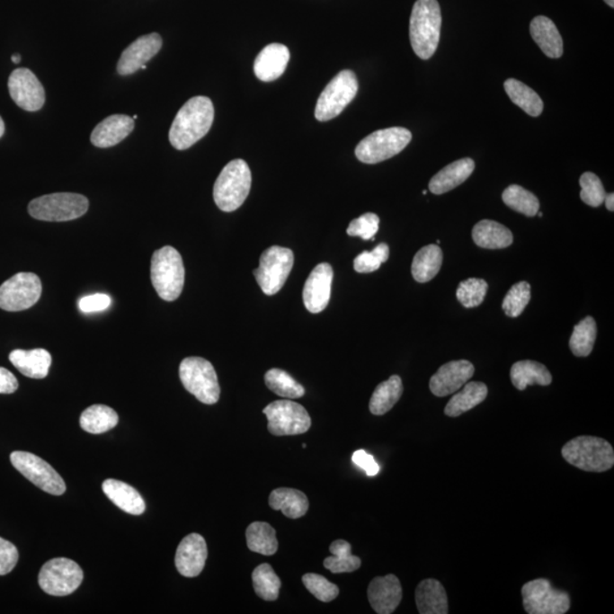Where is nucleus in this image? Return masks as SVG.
I'll return each instance as SVG.
<instances>
[{
  "mask_svg": "<svg viewBox=\"0 0 614 614\" xmlns=\"http://www.w3.org/2000/svg\"><path fill=\"white\" fill-rule=\"evenodd\" d=\"M461 392L455 394L445 407V414L449 418L466 414L476 405H482L488 395L487 386L479 381L467 382Z\"/></svg>",
  "mask_w": 614,
  "mask_h": 614,
  "instance_id": "29",
  "label": "nucleus"
},
{
  "mask_svg": "<svg viewBox=\"0 0 614 614\" xmlns=\"http://www.w3.org/2000/svg\"><path fill=\"white\" fill-rule=\"evenodd\" d=\"M252 186L251 169L244 160H234L223 167L216 183L213 199L223 212H234L246 200Z\"/></svg>",
  "mask_w": 614,
  "mask_h": 614,
  "instance_id": "3",
  "label": "nucleus"
},
{
  "mask_svg": "<svg viewBox=\"0 0 614 614\" xmlns=\"http://www.w3.org/2000/svg\"><path fill=\"white\" fill-rule=\"evenodd\" d=\"M562 457L571 466L588 472H604L612 469L614 450L603 438L579 436L562 449Z\"/></svg>",
  "mask_w": 614,
  "mask_h": 614,
  "instance_id": "4",
  "label": "nucleus"
},
{
  "mask_svg": "<svg viewBox=\"0 0 614 614\" xmlns=\"http://www.w3.org/2000/svg\"><path fill=\"white\" fill-rule=\"evenodd\" d=\"M269 505L273 510L281 511L287 518L298 519L307 514L308 500L307 495L298 489L278 488L270 495Z\"/></svg>",
  "mask_w": 614,
  "mask_h": 614,
  "instance_id": "32",
  "label": "nucleus"
},
{
  "mask_svg": "<svg viewBox=\"0 0 614 614\" xmlns=\"http://www.w3.org/2000/svg\"><path fill=\"white\" fill-rule=\"evenodd\" d=\"M150 278L162 299L174 302L179 298L184 285V266L177 249L165 246L154 253Z\"/></svg>",
  "mask_w": 614,
  "mask_h": 614,
  "instance_id": "5",
  "label": "nucleus"
},
{
  "mask_svg": "<svg viewBox=\"0 0 614 614\" xmlns=\"http://www.w3.org/2000/svg\"><path fill=\"white\" fill-rule=\"evenodd\" d=\"M596 334H598V327H596V322L592 316H587L575 325L573 334H571L569 343L570 350L574 355L578 356V358H586L590 355L594 349Z\"/></svg>",
  "mask_w": 614,
  "mask_h": 614,
  "instance_id": "39",
  "label": "nucleus"
},
{
  "mask_svg": "<svg viewBox=\"0 0 614 614\" xmlns=\"http://www.w3.org/2000/svg\"><path fill=\"white\" fill-rule=\"evenodd\" d=\"M475 375L474 364L467 360H452L440 368L432 377V393L437 397H445L461 389Z\"/></svg>",
  "mask_w": 614,
  "mask_h": 614,
  "instance_id": "19",
  "label": "nucleus"
},
{
  "mask_svg": "<svg viewBox=\"0 0 614 614\" xmlns=\"http://www.w3.org/2000/svg\"><path fill=\"white\" fill-rule=\"evenodd\" d=\"M102 491L110 498L111 503L129 514L141 515L145 512L144 498L135 488L115 479H107L102 483Z\"/></svg>",
  "mask_w": 614,
  "mask_h": 614,
  "instance_id": "28",
  "label": "nucleus"
},
{
  "mask_svg": "<svg viewBox=\"0 0 614 614\" xmlns=\"http://www.w3.org/2000/svg\"><path fill=\"white\" fill-rule=\"evenodd\" d=\"M19 388L16 377L5 368H0V394H13Z\"/></svg>",
  "mask_w": 614,
  "mask_h": 614,
  "instance_id": "52",
  "label": "nucleus"
},
{
  "mask_svg": "<svg viewBox=\"0 0 614 614\" xmlns=\"http://www.w3.org/2000/svg\"><path fill=\"white\" fill-rule=\"evenodd\" d=\"M380 218L375 213H366L350 223L347 235L360 237L363 240H375V235L379 230Z\"/></svg>",
  "mask_w": 614,
  "mask_h": 614,
  "instance_id": "48",
  "label": "nucleus"
},
{
  "mask_svg": "<svg viewBox=\"0 0 614 614\" xmlns=\"http://www.w3.org/2000/svg\"><path fill=\"white\" fill-rule=\"evenodd\" d=\"M403 596L401 582L395 574L373 579L368 588V599L378 614H390L398 608Z\"/></svg>",
  "mask_w": 614,
  "mask_h": 614,
  "instance_id": "21",
  "label": "nucleus"
},
{
  "mask_svg": "<svg viewBox=\"0 0 614 614\" xmlns=\"http://www.w3.org/2000/svg\"><path fill=\"white\" fill-rule=\"evenodd\" d=\"M247 547L262 556H273L278 551L276 530L269 523L253 522L246 530Z\"/></svg>",
  "mask_w": 614,
  "mask_h": 614,
  "instance_id": "37",
  "label": "nucleus"
},
{
  "mask_svg": "<svg viewBox=\"0 0 614 614\" xmlns=\"http://www.w3.org/2000/svg\"><path fill=\"white\" fill-rule=\"evenodd\" d=\"M579 183L582 187L581 199L583 203L592 206V208H599L604 203L607 192H605L598 175L592 174V172H586L582 175Z\"/></svg>",
  "mask_w": 614,
  "mask_h": 614,
  "instance_id": "46",
  "label": "nucleus"
},
{
  "mask_svg": "<svg viewBox=\"0 0 614 614\" xmlns=\"http://www.w3.org/2000/svg\"><path fill=\"white\" fill-rule=\"evenodd\" d=\"M605 205H607V209L610 210V212H613L614 210V194L611 192V194H607L605 196L604 200Z\"/></svg>",
  "mask_w": 614,
  "mask_h": 614,
  "instance_id": "53",
  "label": "nucleus"
},
{
  "mask_svg": "<svg viewBox=\"0 0 614 614\" xmlns=\"http://www.w3.org/2000/svg\"><path fill=\"white\" fill-rule=\"evenodd\" d=\"M488 283L483 279L470 278L459 283L457 290L458 302L467 308L479 307L486 298Z\"/></svg>",
  "mask_w": 614,
  "mask_h": 614,
  "instance_id": "43",
  "label": "nucleus"
},
{
  "mask_svg": "<svg viewBox=\"0 0 614 614\" xmlns=\"http://www.w3.org/2000/svg\"><path fill=\"white\" fill-rule=\"evenodd\" d=\"M253 586L257 595L264 601H276L280 592L281 581L274 573L272 566L263 564L253 571Z\"/></svg>",
  "mask_w": 614,
  "mask_h": 614,
  "instance_id": "41",
  "label": "nucleus"
},
{
  "mask_svg": "<svg viewBox=\"0 0 614 614\" xmlns=\"http://www.w3.org/2000/svg\"><path fill=\"white\" fill-rule=\"evenodd\" d=\"M294 265V253L289 248L272 246L262 253L254 277L265 295H276L289 277Z\"/></svg>",
  "mask_w": 614,
  "mask_h": 614,
  "instance_id": "10",
  "label": "nucleus"
},
{
  "mask_svg": "<svg viewBox=\"0 0 614 614\" xmlns=\"http://www.w3.org/2000/svg\"><path fill=\"white\" fill-rule=\"evenodd\" d=\"M111 304V299L109 295L94 294L85 296V298L79 300V308L84 313H93L105 311Z\"/></svg>",
  "mask_w": 614,
  "mask_h": 614,
  "instance_id": "50",
  "label": "nucleus"
},
{
  "mask_svg": "<svg viewBox=\"0 0 614 614\" xmlns=\"http://www.w3.org/2000/svg\"><path fill=\"white\" fill-rule=\"evenodd\" d=\"M403 394L401 377L392 376L388 380L378 385L370 399V412L375 415H384L393 409Z\"/></svg>",
  "mask_w": 614,
  "mask_h": 614,
  "instance_id": "34",
  "label": "nucleus"
},
{
  "mask_svg": "<svg viewBox=\"0 0 614 614\" xmlns=\"http://www.w3.org/2000/svg\"><path fill=\"white\" fill-rule=\"evenodd\" d=\"M42 293L40 277L21 272L0 286V308L8 312L28 310L38 303Z\"/></svg>",
  "mask_w": 614,
  "mask_h": 614,
  "instance_id": "15",
  "label": "nucleus"
},
{
  "mask_svg": "<svg viewBox=\"0 0 614 614\" xmlns=\"http://www.w3.org/2000/svg\"><path fill=\"white\" fill-rule=\"evenodd\" d=\"M12 62L14 64H19L21 62V55L15 54L12 56Z\"/></svg>",
  "mask_w": 614,
  "mask_h": 614,
  "instance_id": "55",
  "label": "nucleus"
},
{
  "mask_svg": "<svg viewBox=\"0 0 614 614\" xmlns=\"http://www.w3.org/2000/svg\"><path fill=\"white\" fill-rule=\"evenodd\" d=\"M8 90L12 100L24 111H37L45 105V89L40 79L29 68L22 67L13 71L8 79Z\"/></svg>",
  "mask_w": 614,
  "mask_h": 614,
  "instance_id": "16",
  "label": "nucleus"
},
{
  "mask_svg": "<svg viewBox=\"0 0 614 614\" xmlns=\"http://www.w3.org/2000/svg\"><path fill=\"white\" fill-rule=\"evenodd\" d=\"M263 414L268 418L269 432L274 436L302 435L310 431V415L298 403L276 401L266 406Z\"/></svg>",
  "mask_w": 614,
  "mask_h": 614,
  "instance_id": "14",
  "label": "nucleus"
},
{
  "mask_svg": "<svg viewBox=\"0 0 614 614\" xmlns=\"http://www.w3.org/2000/svg\"><path fill=\"white\" fill-rule=\"evenodd\" d=\"M358 90L359 81L353 71L339 72L317 100L315 111L317 121L327 122L337 118L353 102Z\"/></svg>",
  "mask_w": 614,
  "mask_h": 614,
  "instance_id": "9",
  "label": "nucleus"
},
{
  "mask_svg": "<svg viewBox=\"0 0 614 614\" xmlns=\"http://www.w3.org/2000/svg\"><path fill=\"white\" fill-rule=\"evenodd\" d=\"M334 280L333 266L328 263H321L305 282L303 300L308 312L320 313L328 307Z\"/></svg>",
  "mask_w": 614,
  "mask_h": 614,
  "instance_id": "18",
  "label": "nucleus"
},
{
  "mask_svg": "<svg viewBox=\"0 0 614 614\" xmlns=\"http://www.w3.org/2000/svg\"><path fill=\"white\" fill-rule=\"evenodd\" d=\"M532 40L549 58H560L564 54V40L559 30L547 16H537L530 23Z\"/></svg>",
  "mask_w": 614,
  "mask_h": 614,
  "instance_id": "27",
  "label": "nucleus"
},
{
  "mask_svg": "<svg viewBox=\"0 0 614 614\" xmlns=\"http://www.w3.org/2000/svg\"><path fill=\"white\" fill-rule=\"evenodd\" d=\"M351 459H353L356 466L366 471L368 476H376L380 471V467L376 462V459L373 458L372 455L367 453L366 450H356Z\"/></svg>",
  "mask_w": 614,
  "mask_h": 614,
  "instance_id": "51",
  "label": "nucleus"
},
{
  "mask_svg": "<svg viewBox=\"0 0 614 614\" xmlns=\"http://www.w3.org/2000/svg\"><path fill=\"white\" fill-rule=\"evenodd\" d=\"M530 285L527 281L515 283L506 294L502 304L505 315L510 317H518L525 311L530 302Z\"/></svg>",
  "mask_w": 614,
  "mask_h": 614,
  "instance_id": "44",
  "label": "nucleus"
},
{
  "mask_svg": "<svg viewBox=\"0 0 614 614\" xmlns=\"http://www.w3.org/2000/svg\"><path fill=\"white\" fill-rule=\"evenodd\" d=\"M264 380L266 387L277 394L278 396L290 399L304 396L303 386L298 384L289 373L280 370V369H271L266 372Z\"/></svg>",
  "mask_w": 614,
  "mask_h": 614,
  "instance_id": "40",
  "label": "nucleus"
},
{
  "mask_svg": "<svg viewBox=\"0 0 614 614\" xmlns=\"http://www.w3.org/2000/svg\"><path fill=\"white\" fill-rule=\"evenodd\" d=\"M132 119H133V120L138 119V115H133V118H132Z\"/></svg>",
  "mask_w": 614,
  "mask_h": 614,
  "instance_id": "57",
  "label": "nucleus"
},
{
  "mask_svg": "<svg viewBox=\"0 0 614 614\" xmlns=\"http://www.w3.org/2000/svg\"><path fill=\"white\" fill-rule=\"evenodd\" d=\"M11 462L20 474L30 480L41 491L51 495H63L67 491V485L58 472L37 455L16 450L11 454Z\"/></svg>",
  "mask_w": 614,
  "mask_h": 614,
  "instance_id": "13",
  "label": "nucleus"
},
{
  "mask_svg": "<svg viewBox=\"0 0 614 614\" xmlns=\"http://www.w3.org/2000/svg\"><path fill=\"white\" fill-rule=\"evenodd\" d=\"M604 2L607 3L610 7H614V0H604Z\"/></svg>",
  "mask_w": 614,
  "mask_h": 614,
  "instance_id": "56",
  "label": "nucleus"
},
{
  "mask_svg": "<svg viewBox=\"0 0 614 614\" xmlns=\"http://www.w3.org/2000/svg\"><path fill=\"white\" fill-rule=\"evenodd\" d=\"M511 380L514 387L525 390L528 386H548L552 382V375L547 368L535 360H519L511 368Z\"/></svg>",
  "mask_w": 614,
  "mask_h": 614,
  "instance_id": "31",
  "label": "nucleus"
},
{
  "mask_svg": "<svg viewBox=\"0 0 614 614\" xmlns=\"http://www.w3.org/2000/svg\"><path fill=\"white\" fill-rule=\"evenodd\" d=\"M523 608L529 614H565L569 611L568 592L556 590L547 579L528 582L522 587Z\"/></svg>",
  "mask_w": 614,
  "mask_h": 614,
  "instance_id": "11",
  "label": "nucleus"
},
{
  "mask_svg": "<svg viewBox=\"0 0 614 614\" xmlns=\"http://www.w3.org/2000/svg\"><path fill=\"white\" fill-rule=\"evenodd\" d=\"M84 581V571L76 562L58 557L42 566L40 586L47 594L67 596L75 592Z\"/></svg>",
  "mask_w": 614,
  "mask_h": 614,
  "instance_id": "12",
  "label": "nucleus"
},
{
  "mask_svg": "<svg viewBox=\"0 0 614 614\" xmlns=\"http://www.w3.org/2000/svg\"><path fill=\"white\" fill-rule=\"evenodd\" d=\"M19 561V551L14 544L0 537V575H5L15 568Z\"/></svg>",
  "mask_w": 614,
  "mask_h": 614,
  "instance_id": "49",
  "label": "nucleus"
},
{
  "mask_svg": "<svg viewBox=\"0 0 614 614\" xmlns=\"http://www.w3.org/2000/svg\"><path fill=\"white\" fill-rule=\"evenodd\" d=\"M415 603L421 614H448V594L436 579H424L416 587Z\"/></svg>",
  "mask_w": 614,
  "mask_h": 614,
  "instance_id": "25",
  "label": "nucleus"
},
{
  "mask_svg": "<svg viewBox=\"0 0 614 614\" xmlns=\"http://www.w3.org/2000/svg\"><path fill=\"white\" fill-rule=\"evenodd\" d=\"M389 259L387 244H379L371 252H363L354 260V269L359 273H371L380 269L382 263Z\"/></svg>",
  "mask_w": 614,
  "mask_h": 614,
  "instance_id": "47",
  "label": "nucleus"
},
{
  "mask_svg": "<svg viewBox=\"0 0 614 614\" xmlns=\"http://www.w3.org/2000/svg\"><path fill=\"white\" fill-rule=\"evenodd\" d=\"M304 586L311 592L315 598L321 601V602H332L339 595V588L334 583H330L328 579L322 577L316 574H307L303 575Z\"/></svg>",
  "mask_w": 614,
  "mask_h": 614,
  "instance_id": "45",
  "label": "nucleus"
},
{
  "mask_svg": "<svg viewBox=\"0 0 614 614\" xmlns=\"http://www.w3.org/2000/svg\"><path fill=\"white\" fill-rule=\"evenodd\" d=\"M89 209L87 197L73 192H58L30 201L29 214L36 220L47 222H67L76 220Z\"/></svg>",
  "mask_w": 614,
  "mask_h": 614,
  "instance_id": "6",
  "label": "nucleus"
},
{
  "mask_svg": "<svg viewBox=\"0 0 614 614\" xmlns=\"http://www.w3.org/2000/svg\"><path fill=\"white\" fill-rule=\"evenodd\" d=\"M135 129V120L128 115L114 114L93 129L90 141L98 148H110L121 143Z\"/></svg>",
  "mask_w": 614,
  "mask_h": 614,
  "instance_id": "22",
  "label": "nucleus"
},
{
  "mask_svg": "<svg viewBox=\"0 0 614 614\" xmlns=\"http://www.w3.org/2000/svg\"><path fill=\"white\" fill-rule=\"evenodd\" d=\"M4 133H5V123H4V120L0 117V138H2Z\"/></svg>",
  "mask_w": 614,
  "mask_h": 614,
  "instance_id": "54",
  "label": "nucleus"
},
{
  "mask_svg": "<svg viewBox=\"0 0 614 614\" xmlns=\"http://www.w3.org/2000/svg\"><path fill=\"white\" fill-rule=\"evenodd\" d=\"M504 88L510 100L525 111L530 117L537 118L543 113L544 102L542 98L534 90L528 87L527 85L522 84L521 81L515 79L506 80Z\"/></svg>",
  "mask_w": 614,
  "mask_h": 614,
  "instance_id": "36",
  "label": "nucleus"
},
{
  "mask_svg": "<svg viewBox=\"0 0 614 614\" xmlns=\"http://www.w3.org/2000/svg\"><path fill=\"white\" fill-rule=\"evenodd\" d=\"M289 59V49L285 45L271 44L264 47L254 62L256 78L263 83H271L280 78Z\"/></svg>",
  "mask_w": 614,
  "mask_h": 614,
  "instance_id": "23",
  "label": "nucleus"
},
{
  "mask_svg": "<svg viewBox=\"0 0 614 614\" xmlns=\"http://www.w3.org/2000/svg\"><path fill=\"white\" fill-rule=\"evenodd\" d=\"M208 560V545L204 537L191 534L179 544L175 553V566L183 577H197L203 571Z\"/></svg>",
  "mask_w": 614,
  "mask_h": 614,
  "instance_id": "20",
  "label": "nucleus"
},
{
  "mask_svg": "<svg viewBox=\"0 0 614 614\" xmlns=\"http://www.w3.org/2000/svg\"><path fill=\"white\" fill-rule=\"evenodd\" d=\"M10 360L17 370L32 379H44L51 366V355L44 349L13 351Z\"/></svg>",
  "mask_w": 614,
  "mask_h": 614,
  "instance_id": "26",
  "label": "nucleus"
},
{
  "mask_svg": "<svg viewBox=\"0 0 614 614\" xmlns=\"http://www.w3.org/2000/svg\"><path fill=\"white\" fill-rule=\"evenodd\" d=\"M180 379L187 392L204 405H212L220 398V385L214 367L208 360L187 358L180 364Z\"/></svg>",
  "mask_w": 614,
  "mask_h": 614,
  "instance_id": "8",
  "label": "nucleus"
},
{
  "mask_svg": "<svg viewBox=\"0 0 614 614\" xmlns=\"http://www.w3.org/2000/svg\"><path fill=\"white\" fill-rule=\"evenodd\" d=\"M119 415L111 407L106 405H93L83 412L80 416V426L85 432L100 435L117 427Z\"/></svg>",
  "mask_w": 614,
  "mask_h": 614,
  "instance_id": "35",
  "label": "nucleus"
},
{
  "mask_svg": "<svg viewBox=\"0 0 614 614\" xmlns=\"http://www.w3.org/2000/svg\"><path fill=\"white\" fill-rule=\"evenodd\" d=\"M162 46V37L158 33L139 37L123 50L117 67L119 75L128 76L141 70V67L146 66L154 56L160 53Z\"/></svg>",
  "mask_w": 614,
  "mask_h": 614,
  "instance_id": "17",
  "label": "nucleus"
},
{
  "mask_svg": "<svg viewBox=\"0 0 614 614\" xmlns=\"http://www.w3.org/2000/svg\"><path fill=\"white\" fill-rule=\"evenodd\" d=\"M441 11L437 0H416L410 19L412 49L421 59L435 54L440 40Z\"/></svg>",
  "mask_w": 614,
  "mask_h": 614,
  "instance_id": "2",
  "label": "nucleus"
},
{
  "mask_svg": "<svg viewBox=\"0 0 614 614\" xmlns=\"http://www.w3.org/2000/svg\"><path fill=\"white\" fill-rule=\"evenodd\" d=\"M474 171L475 162L471 158H462L450 163L431 180L429 191L435 195H443L467 182Z\"/></svg>",
  "mask_w": 614,
  "mask_h": 614,
  "instance_id": "24",
  "label": "nucleus"
},
{
  "mask_svg": "<svg viewBox=\"0 0 614 614\" xmlns=\"http://www.w3.org/2000/svg\"><path fill=\"white\" fill-rule=\"evenodd\" d=\"M214 121V105L209 97L189 100L175 115L169 140L178 150H186L208 135Z\"/></svg>",
  "mask_w": 614,
  "mask_h": 614,
  "instance_id": "1",
  "label": "nucleus"
},
{
  "mask_svg": "<svg viewBox=\"0 0 614 614\" xmlns=\"http://www.w3.org/2000/svg\"><path fill=\"white\" fill-rule=\"evenodd\" d=\"M443 264V251L438 245H428L416 253L412 263V276L420 283L432 280Z\"/></svg>",
  "mask_w": 614,
  "mask_h": 614,
  "instance_id": "33",
  "label": "nucleus"
},
{
  "mask_svg": "<svg viewBox=\"0 0 614 614\" xmlns=\"http://www.w3.org/2000/svg\"><path fill=\"white\" fill-rule=\"evenodd\" d=\"M412 133L405 128L395 127L372 132L356 146L355 156L366 165L389 160L410 144Z\"/></svg>",
  "mask_w": 614,
  "mask_h": 614,
  "instance_id": "7",
  "label": "nucleus"
},
{
  "mask_svg": "<svg viewBox=\"0 0 614 614\" xmlns=\"http://www.w3.org/2000/svg\"><path fill=\"white\" fill-rule=\"evenodd\" d=\"M472 239L479 247L501 249L511 246L513 235L508 227L496 221L483 220L474 227Z\"/></svg>",
  "mask_w": 614,
  "mask_h": 614,
  "instance_id": "30",
  "label": "nucleus"
},
{
  "mask_svg": "<svg viewBox=\"0 0 614 614\" xmlns=\"http://www.w3.org/2000/svg\"><path fill=\"white\" fill-rule=\"evenodd\" d=\"M537 214H538V217H539V218H542V217H543V213H542V212H538V213H537Z\"/></svg>",
  "mask_w": 614,
  "mask_h": 614,
  "instance_id": "58",
  "label": "nucleus"
},
{
  "mask_svg": "<svg viewBox=\"0 0 614 614\" xmlns=\"http://www.w3.org/2000/svg\"><path fill=\"white\" fill-rule=\"evenodd\" d=\"M330 553L333 554V556L327 557L324 562V565L325 569L332 571L334 574L353 573L362 564L360 557L351 554V544L346 542V540H334L330 545Z\"/></svg>",
  "mask_w": 614,
  "mask_h": 614,
  "instance_id": "38",
  "label": "nucleus"
},
{
  "mask_svg": "<svg viewBox=\"0 0 614 614\" xmlns=\"http://www.w3.org/2000/svg\"><path fill=\"white\" fill-rule=\"evenodd\" d=\"M506 206L526 217H535L539 212V200L527 189L512 184L505 189L502 196Z\"/></svg>",
  "mask_w": 614,
  "mask_h": 614,
  "instance_id": "42",
  "label": "nucleus"
}]
</instances>
